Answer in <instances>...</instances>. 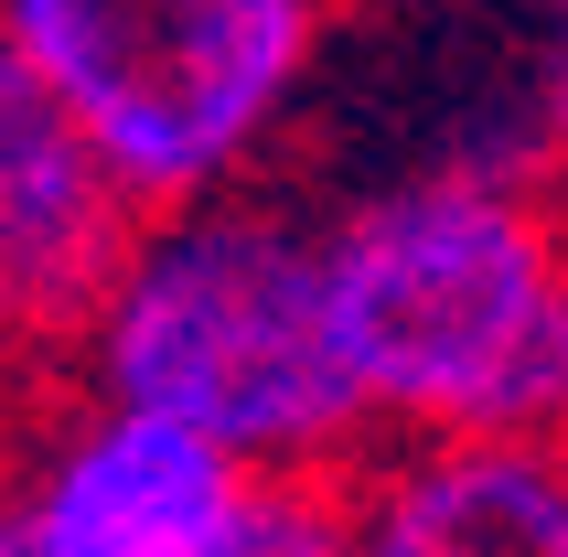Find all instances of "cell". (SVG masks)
Masks as SVG:
<instances>
[{
    "label": "cell",
    "mask_w": 568,
    "mask_h": 557,
    "mask_svg": "<svg viewBox=\"0 0 568 557\" xmlns=\"http://www.w3.org/2000/svg\"><path fill=\"white\" fill-rule=\"evenodd\" d=\"M376 439H568V204L547 172L408 161L322 215Z\"/></svg>",
    "instance_id": "obj_1"
},
{
    "label": "cell",
    "mask_w": 568,
    "mask_h": 557,
    "mask_svg": "<svg viewBox=\"0 0 568 557\" xmlns=\"http://www.w3.org/2000/svg\"><path fill=\"white\" fill-rule=\"evenodd\" d=\"M64 375L75 397L151 407L236 450L257 483H290V472L344 483L354 450L376 439V407L333 322V247L301 204L257 183L140 225L108 301L64 343Z\"/></svg>",
    "instance_id": "obj_2"
},
{
    "label": "cell",
    "mask_w": 568,
    "mask_h": 557,
    "mask_svg": "<svg viewBox=\"0 0 568 557\" xmlns=\"http://www.w3.org/2000/svg\"><path fill=\"white\" fill-rule=\"evenodd\" d=\"M333 43V0H0V75L32 87L151 215L247 193Z\"/></svg>",
    "instance_id": "obj_3"
},
{
    "label": "cell",
    "mask_w": 568,
    "mask_h": 557,
    "mask_svg": "<svg viewBox=\"0 0 568 557\" xmlns=\"http://www.w3.org/2000/svg\"><path fill=\"white\" fill-rule=\"evenodd\" d=\"M257 472L151 407L75 397L22 450L0 557H204L247 515Z\"/></svg>",
    "instance_id": "obj_4"
},
{
    "label": "cell",
    "mask_w": 568,
    "mask_h": 557,
    "mask_svg": "<svg viewBox=\"0 0 568 557\" xmlns=\"http://www.w3.org/2000/svg\"><path fill=\"white\" fill-rule=\"evenodd\" d=\"M151 204L75 140L32 87L0 75V290L22 354H64L108 301L119 257L140 247Z\"/></svg>",
    "instance_id": "obj_5"
},
{
    "label": "cell",
    "mask_w": 568,
    "mask_h": 557,
    "mask_svg": "<svg viewBox=\"0 0 568 557\" xmlns=\"http://www.w3.org/2000/svg\"><path fill=\"white\" fill-rule=\"evenodd\" d=\"M354 526L365 557H568V439H397Z\"/></svg>",
    "instance_id": "obj_6"
},
{
    "label": "cell",
    "mask_w": 568,
    "mask_h": 557,
    "mask_svg": "<svg viewBox=\"0 0 568 557\" xmlns=\"http://www.w3.org/2000/svg\"><path fill=\"white\" fill-rule=\"evenodd\" d=\"M204 557H365V526H354V483H322V472L257 483L247 515H236V526H225Z\"/></svg>",
    "instance_id": "obj_7"
},
{
    "label": "cell",
    "mask_w": 568,
    "mask_h": 557,
    "mask_svg": "<svg viewBox=\"0 0 568 557\" xmlns=\"http://www.w3.org/2000/svg\"><path fill=\"white\" fill-rule=\"evenodd\" d=\"M526 119H537V172L568 193V0H537V32H526Z\"/></svg>",
    "instance_id": "obj_8"
}]
</instances>
